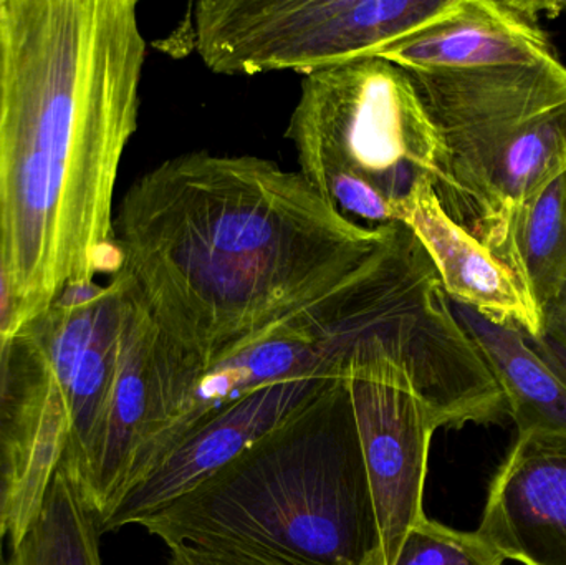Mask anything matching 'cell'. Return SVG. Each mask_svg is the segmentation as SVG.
<instances>
[{
  "mask_svg": "<svg viewBox=\"0 0 566 565\" xmlns=\"http://www.w3.org/2000/svg\"><path fill=\"white\" fill-rule=\"evenodd\" d=\"M528 342L566 380V285L557 301L545 308L542 334Z\"/></svg>",
  "mask_w": 566,
  "mask_h": 565,
  "instance_id": "19",
  "label": "cell"
},
{
  "mask_svg": "<svg viewBox=\"0 0 566 565\" xmlns=\"http://www.w3.org/2000/svg\"><path fill=\"white\" fill-rule=\"evenodd\" d=\"M402 224L428 252L451 301L492 321L514 325L528 338L542 334L544 314L525 294L514 272L444 211L429 179L412 195Z\"/></svg>",
  "mask_w": 566,
  "mask_h": 565,
  "instance_id": "12",
  "label": "cell"
},
{
  "mask_svg": "<svg viewBox=\"0 0 566 565\" xmlns=\"http://www.w3.org/2000/svg\"><path fill=\"white\" fill-rule=\"evenodd\" d=\"M505 557L478 531L452 530L438 521H419L406 534L392 565H504Z\"/></svg>",
  "mask_w": 566,
  "mask_h": 565,
  "instance_id": "17",
  "label": "cell"
},
{
  "mask_svg": "<svg viewBox=\"0 0 566 565\" xmlns=\"http://www.w3.org/2000/svg\"><path fill=\"white\" fill-rule=\"evenodd\" d=\"M123 334L115 381L80 477L96 517L105 516L125 486L155 408V327L118 275Z\"/></svg>",
  "mask_w": 566,
  "mask_h": 565,
  "instance_id": "11",
  "label": "cell"
},
{
  "mask_svg": "<svg viewBox=\"0 0 566 565\" xmlns=\"http://www.w3.org/2000/svg\"><path fill=\"white\" fill-rule=\"evenodd\" d=\"M542 3L458 0L436 22L382 46L373 56L408 72H452L535 65L557 59L538 23Z\"/></svg>",
  "mask_w": 566,
  "mask_h": 565,
  "instance_id": "10",
  "label": "cell"
},
{
  "mask_svg": "<svg viewBox=\"0 0 566 565\" xmlns=\"http://www.w3.org/2000/svg\"><path fill=\"white\" fill-rule=\"evenodd\" d=\"M455 6L458 0H201L192 6V39L219 75H310L373 56Z\"/></svg>",
  "mask_w": 566,
  "mask_h": 565,
  "instance_id": "5",
  "label": "cell"
},
{
  "mask_svg": "<svg viewBox=\"0 0 566 565\" xmlns=\"http://www.w3.org/2000/svg\"><path fill=\"white\" fill-rule=\"evenodd\" d=\"M478 533L505 561L566 565L565 441H514L489 488Z\"/></svg>",
  "mask_w": 566,
  "mask_h": 565,
  "instance_id": "9",
  "label": "cell"
},
{
  "mask_svg": "<svg viewBox=\"0 0 566 565\" xmlns=\"http://www.w3.org/2000/svg\"><path fill=\"white\" fill-rule=\"evenodd\" d=\"M402 224H358L300 172L185 153L133 182L113 219L118 275L155 325L161 423L199 372L373 268Z\"/></svg>",
  "mask_w": 566,
  "mask_h": 565,
  "instance_id": "1",
  "label": "cell"
},
{
  "mask_svg": "<svg viewBox=\"0 0 566 565\" xmlns=\"http://www.w3.org/2000/svg\"><path fill=\"white\" fill-rule=\"evenodd\" d=\"M0 221L23 325L116 271L113 198L138 129L135 0H0Z\"/></svg>",
  "mask_w": 566,
  "mask_h": 565,
  "instance_id": "2",
  "label": "cell"
},
{
  "mask_svg": "<svg viewBox=\"0 0 566 565\" xmlns=\"http://www.w3.org/2000/svg\"><path fill=\"white\" fill-rule=\"evenodd\" d=\"M23 321L13 289L12 274L7 261L3 242L2 221H0V347L10 344L22 331Z\"/></svg>",
  "mask_w": 566,
  "mask_h": 565,
  "instance_id": "20",
  "label": "cell"
},
{
  "mask_svg": "<svg viewBox=\"0 0 566 565\" xmlns=\"http://www.w3.org/2000/svg\"><path fill=\"white\" fill-rule=\"evenodd\" d=\"M139 526L169 550L275 565H379L381 536L345 375Z\"/></svg>",
  "mask_w": 566,
  "mask_h": 565,
  "instance_id": "3",
  "label": "cell"
},
{
  "mask_svg": "<svg viewBox=\"0 0 566 565\" xmlns=\"http://www.w3.org/2000/svg\"><path fill=\"white\" fill-rule=\"evenodd\" d=\"M171 565H275L222 551L199 550V547H171Z\"/></svg>",
  "mask_w": 566,
  "mask_h": 565,
  "instance_id": "21",
  "label": "cell"
},
{
  "mask_svg": "<svg viewBox=\"0 0 566 565\" xmlns=\"http://www.w3.org/2000/svg\"><path fill=\"white\" fill-rule=\"evenodd\" d=\"M13 467L10 454H0V547L9 537L10 511H12Z\"/></svg>",
  "mask_w": 566,
  "mask_h": 565,
  "instance_id": "22",
  "label": "cell"
},
{
  "mask_svg": "<svg viewBox=\"0 0 566 565\" xmlns=\"http://www.w3.org/2000/svg\"><path fill=\"white\" fill-rule=\"evenodd\" d=\"M3 83H6V56H3V40L0 32V119H2L3 108Z\"/></svg>",
  "mask_w": 566,
  "mask_h": 565,
  "instance_id": "23",
  "label": "cell"
},
{
  "mask_svg": "<svg viewBox=\"0 0 566 565\" xmlns=\"http://www.w3.org/2000/svg\"><path fill=\"white\" fill-rule=\"evenodd\" d=\"M98 517L60 464L45 504L6 565H102Z\"/></svg>",
  "mask_w": 566,
  "mask_h": 565,
  "instance_id": "16",
  "label": "cell"
},
{
  "mask_svg": "<svg viewBox=\"0 0 566 565\" xmlns=\"http://www.w3.org/2000/svg\"><path fill=\"white\" fill-rule=\"evenodd\" d=\"M452 312L497 380L517 438H547L566 443V380L511 324L492 321L451 301Z\"/></svg>",
  "mask_w": 566,
  "mask_h": 565,
  "instance_id": "13",
  "label": "cell"
},
{
  "mask_svg": "<svg viewBox=\"0 0 566 565\" xmlns=\"http://www.w3.org/2000/svg\"><path fill=\"white\" fill-rule=\"evenodd\" d=\"M332 378L279 381L216 411L122 491L98 521L99 533L139 526L165 510L279 427Z\"/></svg>",
  "mask_w": 566,
  "mask_h": 565,
  "instance_id": "8",
  "label": "cell"
},
{
  "mask_svg": "<svg viewBox=\"0 0 566 565\" xmlns=\"http://www.w3.org/2000/svg\"><path fill=\"white\" fill-rule=\"evenodd\" d=\"M439 133L448 156L432 188L444 211L495 255L514 212L566 171V102Z\"/></svg>",
  "mask_w": 566,
  "mask_h": 565,
  "instance_id": "6",
  "label": "cell"
},
{
  "mask_svg": "<svg viewBox=\"0 0 566 565\" xmlns=\"http://www.w3.org/2000/svg\"><path fill=\"white\" fill-rule=\"evenodd\" d=\"M285 138L310 186L369 228L402 224L416 189L436 185L448 156L409 73L379 56L305 75Z\"/></svg>",
  "mask_w": 566,
  "mask_h": 565,
  "instance_id": "4",
  "label": "cell"
},
{
  "mask_svg": "<svg viewBox=\"0 0 566 565\" xmlns=\"http://www.w3.org/2000/svg\"><path fill=\"white\" fill-rule=\"evenodd\" d=\"M45 378L35 347L20 332L13 342L12 358L0 374V454L12 457L23 421Z\"/></svg>",
  "mask_w": 566,
  "mask_h": 565,
  "instance_id": "18",
  "label": "cell"
},
{
  "mask_svg": "<svg viewBox=\"0 0 566 565\" xmlns=\"http://www.w3.org/2000/svg\"><path fill=\"white\" fill-rule=\"evenodd\" d=\"M495 258L544 314L566 285V171L512 216Z\"/></svg>",
  "mask_w": 566,
  "mask_h": 565,
  "instance_id": "14",
  "label": "cell"
},
{
  "mask_svg": "<svg viewBox=\"0 0 566 565\" xmlns=\"http://www.w3.org/2000/svg\"><path fill=\"white\" fill-rule=\"evenodd\" d=\"M20 332L32 342L46 377L65 404L70 438L62 464L76 480L85 467L118 368L122 289L113 278L106 285H69Z\"/></svg>",
  "mask_w": 566,
  "mask_h": 565,
  "instance_id": "7",
  "label": "cell"
},
{
  "mask_svg": "<svg viewBox=\"0 0 566 565\" xmlns=\"http://www.w3.org/2000/svg\"><path fill=\"white\" fill-rule=\"evenodd\" d=\"M69 438L70 421L65 404L46 377L27 414L13 448L10 546L19 544L39 517L53 478L65 457Z\"/></svg>",
  "mask_w": 566,
  "mask_h": 565,
  "instance_id": "15",
  "label": "cell"
},
{
  "mask_svg": "<svg viewBox=\"0 0 566 565\" xmlns=\"http://www.w3.org/2000/svg\"><path fill=\"white\" fill-rule=\"evenodd\" d=\"M0 565H6V561H3L2 556V547H0Z\"/></svg>",
  "mask_w": 566,
  "mask_h": 565,
  "instance_id": "24",
  "label": "cell"
}]
</instances>
